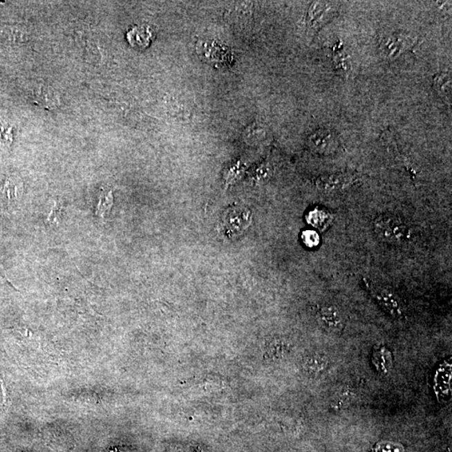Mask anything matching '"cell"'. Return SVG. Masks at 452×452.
Wrapping results in <instances>:
<instances>
[{"mask_svg": "<svg viewBox=\"0 0 452 452\" xmlns=\"http://www.w3.org/2000/svg\"><path fill=\"white\" fill-rule=\"evenodd\" d=\"M413 46L409 38L398 34L384 35L379 41L380 53L384 57L391 59L399 57Z\"/></svg>", "mask_w": 452, "mask_h": 452, "instance_id": "cell-3", "label": "cell"}, {"mask_svg": "<svg viewBox=\"0 0 452 452\" xmlns=\"http://www.w3.org/2000/svg\"><path fill=\"white\" fill-rule=\"evenodd\" d=\"M23 192L21 181L17 178H9L0 188V202L3 206L10 207L19 199Z\"/></svg>", "mask_w": 452, "mask_h": 452, "instance_id": "cell-10", "label": "cell"}, {"mask_svg": "<svg viewBox=\"0 0 452 452\" xmlns=\"http://www.w3.org/2000/svg\"><path fill=\"white\" fill-rule=\"evenodd\" d=\"M329 360L322 352H312L305 357L303 362V370L309 376L319 377L328 370Z\"/></svg>", "mask_w": 452, "mask_h": 452, "instance_id": "cell-9", "label": "cell"}, {"mask_svg": "<svg viewBox=\"0 0 452 452\" xmlns=\"http://www.w3.org/2000/svg\"><path fill=\"white\" fill-rule=\"evenodd\" d=\"M320 323L328 330L339 332L344 327V319L342 312L334 305H324L318 312Z\"/></svg>", "mask_w": 452, "mask_h": 452, "instance_id": "cell-7", "label": "cell"}, {"mask_svg": "<svg viewBox=\"0 0 452 452\" xmlns=\"http://www.w3.org/2000/svg\"><path fill=\"white\" fill-rule=\"evenodd\" d=\"M376 236L384 243L402 245L409 243L413 232L409 224L398 216L391 214L377 217L374 222Z\"/></svg>", "mask_w": 452, "mask_h": 452, "instance_id": "cell-1", "label": "cell"}, {"mask_svg": "<svg viewBox=\"0 0 452 452\" xmlns=\"http://www.w3.org/2000/svg\"><path fill=\"white\" fill-rule=\"evenodd\" d=\"M154 35L149 26H134L126 33V39L135 48L144 49L152 42Z\"/></svg>", "mask_w": 452, "mask_h": 452, "instance_id": "cell-11", "label": "cell"}, {"mask_svg": "<svg viewBox=\"0 0 452 452\" xmlns=\"http://www.w3.org/2000/svg\"><path fill=\"white\" fill-rule=\"evenodd\" d=\"M252 222L251 210L243 205H232L221 216L219 231L228 239L243 236Z\"/></svg>", "mask_w": 452, "mask_h": 452, "instance_id": "cell-2", "label": "cell"}, {"mask_svg": "<svg viewBox=\"0 0 452 452\" xmlns=\"http://www.w3.org/2000/svg\"><path fill=\"white\" fill-rule=\"evenodd\" d=\"M113 194L112 190L102 191L99 196L96 208V215L101 218H105L111 211L113 205Z\"/></svg>", "mask_w": 452, "mask_h": 452, "instance_id": "cell-14", "label": "cell"}, {"mask_svg": "<svg viewBox=\"0 0 452 452\" xmlns=\"http://www.w3.org/2000/svg\"><path fill=\"white\" fill-rule=\"evenodd\" d=\"M327 2H313L309 8L307 15V26L309 30L319 31L328 18L332 17L335 12L334 6Z\"/></svg>", "mask_w": 452, "mask_h": 452, "instance_id": "cell-6", "label": "cell"}, {"mask_svg": "<svg viewBox=\"0 0 452 452\" xmlns=\"http://www.w3.org/2000/svg\"><path fill=\"white\" fill-rule=\"evenodd\" d=\"M368 288L375 299L380 305L395 318H403L404 315V307L402 301L394 292L379 285L370 284Z\"/></svg>", "mask_w": 452, "mask_h": 452, "instance_id": "cell-5", "label": "cell"}, {"mask_svg": "<svg viewBox=\"0 0 452 452\" xmlns=\"http://www.w3.org/2000/svg\"><path fill=\"white\" fill-rule=\"evenodd\" d=\"M291 345L287 340L274 339L272 340L267 346V355L269 358L273 359H283L290 352Z\"/></svg>", "mask_w": 452, "mask_h": 452, "instance_id": "cell-12", "label": "cell"}, {"mask_svg": "<svg viewBox=\"0 0 452 452\" xmlns=\"http://www.w3.org/2000/svg\"><path fill=\"white\" fill-rule=\"evenodd\" d=\"M308 144L313 152L320 154H330L338 149L339 140L334 131L320 129L309 136Z\"/></svg>", "mask_w": 452, "mask_h": 452, "instance_id": "cell-4", "label": "cell"}, {"mask_svg": "<svg viewBox=\"0 0 452 452\" xmlns=\"http://www.w3.org/2000/svg\"><path fill=\"white\" fill-rule=\"evenodd\" d=\"M356 176L348 173L335 174V176H321L316 180V185L323 190H339L348 187L355 183Z\"/></svg>", "mask_w": 452, "mask_h": 452, "instance_id": "cell-8", "label": "cell"}, {"mask_svg": "<svg viewBox=\"0 0 452 452\" xmlns=\"http://www.w3.org/2000/svg\"><path fill=\"white\" fill-rule=\"evenodd\" d=\"M434 87L437 93L443 98H451V77L449 74L440 73L435 75Z\"/></svg>", "mask_w": 452, "mask_h": 452, "instance_id": "cell-13", "label": "cell"}, {"mask_svg": "<svg viewBox=\"0 0 452 452\" xmlns=\"http://www.w3.org/2000/svg\"><path fill=\"white\" fill-rule=\"evenodd\" d=\"M303 241L308 247H314L319 243V236L315 232H304L303 234Z\"/></svg>", "mask_w": 452, "mask_h": 452, "instance_id": "cell-15", "label": "cell"}, {"mask_svg": "<svg viewBox=\"0 0 452 452\" xmlns=\"http://www.w3.org/2000/svg\"><path fill=\"white\" fill-rule=\"evenodd\" d=\"M324 214L325 213L322 211H314L312 213L310 216L311 223L314 225V226H317V227H321V226L326 225L329 221V215L321 219V217H322Z\"/></svg>", "mask_w": 452, "mask_h": 452, "instance_id": "cell-16", "label": "cell"}]
</instances>
